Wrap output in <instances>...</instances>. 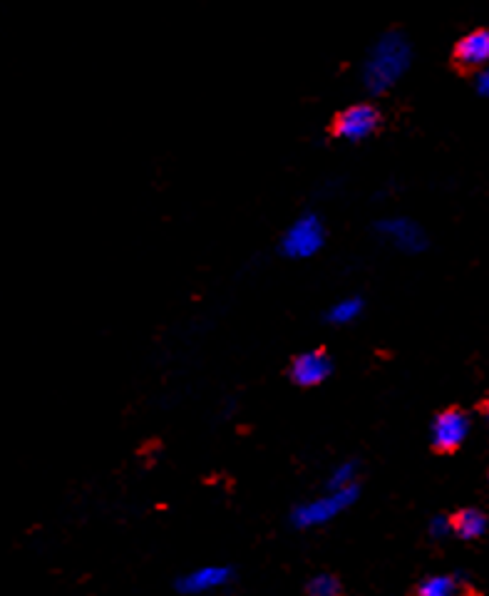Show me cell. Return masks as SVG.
<instances>
[{"label": "cell", "mask_w": 489, "mask_h": 596, "mask_svg": "<svg viewBox=\"0 0 489 596\" xmlns=\"http://www.w3.org/2000/svg\"><path fill=\"white\" fill-rule=\"evenodd\" d=\"M413 60V48H410L408 38L403 33L380 35L368 50V58L363 63V82L370 92L380 95V92L390 90L395 82L400 80L410 68Z\"/></svg>", "instance_id": "obj_1"}, {"label": "cell", "mask_w": 489, "mask_h": 596, "mask_svg": "<svg viewBox=\"0 0 489 596\" xmlns=\"http://www.w3.org/2000/svg\"><path fill=\"white\" fill-rule=\"evenodd\" d=\"M358 497V487H348V490H326L321 497L303 502L293 510L291 522L298 529H313L323 527V524L333 522L338 515L348 510Z\"/></svg>", "instance_id": "obj_2"}, {"label": "cell", "mask_w": 489, "mask_h": 596, "mask_svg": "<svg viewBox=\"0 0 489 596\" xmlns=\"http://www.w3.org/2000/svg\"><path fill=\"white\" fill-rule=\"evenodd\" d=\"M326 244V226H323L318 214H303L296 222H291L281 239V251L288 259H311Z\"/></svg>", "instance_id": "obj_3"}, {"label": "cell", "mask_w": 489, "mask_h": 596, "mask_svg": "<svg viewBox=\"0 0 489 596\" xmlns=\"http://www.w3.org/2000/svg\"><path fill=\"white\" fill-rule=\"evenodd\" d=\"M380 125V115L373 105H350L333 122V135L346 142H360L373 135Z\"/></svg>", "instance_id": "obj_4"}, {"label": "cell", "mask_w": 489, "mask_h": 596, "mask_svg": "<svg viewBox=\"0 0 489 596\" xmlns=\"http://www.w3.org/2000/svg\"><path fill=\"white\" fill-rule=\"evenodd\" d=\"M470 435V418L462 410H445L432 423V445L437 450H457Z\"/></svg>", "instance_id": "obj_5"}, {"label": "cell", "mask_w": 489, "mask_h": 596, "mask_svg": "<svg viewBox=\"0 0 489 596\" xmlns=\"http://www.w3.org/2000/svg\"><path fill=\"white\" fill-rule=\"evenodd\" d=\"M378 234L383 239H388L395 249L405 251V254H418L427 246L425 231L420 229L413 219L405 217H393V219H383L378 224Z\"/></svg>", "instance_id": "obj_6"}, {"label": "cell", "mask_w": 489, "mask_h": 596, "mask_svg": "<svg viewBox=\"0 0 489 596\" xmlns=\"http://www.w3.org/2000/svg\"><path fill=\"white\" fill-rule=\"evenodd\" d=\"M333 371V361L323 351H306L293 358L291 380L301 388H313L321 385Z\"/></svg>", "instance_id": "obj_7"}, {"label": "cell", "mask_w": 489, "mask_h": 596, "mask_svg": "<svg viewBox=\"0 0 489 596\" xmlns=\"http://www.w3.org/2000/svg\"><path fill=\"white\" fill-rule=\"evenodd\" d=\"M231 579V569L221 567V564H204V567H197L194 572L184 574L179 579V592L187 596H199V594H209L221 589L224 584H229Z\"/></svg>", "instance_id": "obj_8"}, {"label": "cell", "mask_w": 489, "mask_h": 596, "mask_svg": "<svg viewBox=\"0 0 489 596\" xmlns=\"http://www.w3.org/2000/svg\"><path fill=\"white\" fill-rule=\"evenodd\" d=\"M457 63L465 68H482L489 63V30L480 28L467 33L455 48Z\"/></svg>", "instance_id": "obj_9"}, {"label": "cell", "mask_w": 489, "mask_h": 596, "mask_svg": "<svg viewBox=\"0 0 489 596\" xmlns=\"http://www.w3.org/2000/svg\"><path fill=\"white\" fill-rule=\"evenodd\" d=\"M452 532L460 534L462 539H477L485 534L487 517L480 510H462L450 520Z\"/></svg>", "instance_id": "obj_10"}, {"label": "cell", "mask_w": 489, "mask_h": 596, "mask_svg": "<svg viewBox=\"0 0 489 596\" xmlns=\"http://www.w3.org/2000/svg\"><path fill=\"white\" fill-rule=\"evenodd\" d=\"M360 313H363V301L358 296H348L333 303L331 311H328V321L336 323V326H348V323L358 321Z\"/></svg>", "instance_id": "obj_11"}, {"label": "cell", "mask_w": 489, "mask_h": 596, "mask_svg": "<svg viewBox=\"0 0 489 596\" xmlns=\"http://www.w3.org/2000/svg\"><path fill=\"white\" fill-rule=\"evenodd\" d=\"M355 480H358V465H355V462H341V465L331 472L328 490H348V487H358L355 485Z\"/></svg>", "instance_id": "obj_12"}, {"label": "cell", "mask_w": 489, "mask_h": 596, "mask_svg": "<svg viewBox=\"0 0 489 596\" xmlns=\"http://www.w3.org/2000/svg\"><path fill=\"white\" fill-rule=\"evenodd\" d=\"M457 584L452 577H430L420 584L418 596H455Z\"/></svg>", "instance_id": "obj_13"}, {"label": "cell", "mask_w": 489, "mask_h": 596, "mask_svg": "<svg viewBox=\"0 0 489 596\" xmlns=\"http://www.w3.org/2000/svg\"><path fill=\"white\" fill-rule=\"evenodd\" d=\"M308 596H341V582L333 574H316L306 587Z\"/></svg>", "instance_id": "obj_14"}, {"label": "cell", "mask_w": 489, "mask_h": 596, "mask_svg": "<svg viewBox=\"0 0 489 596\" xmlns=\"http://www.w3.org/2000/svg\"><path fill=\"white\" fill-rule=\"evenodd\" d=\"M450 532H452V524L447 517H435V520H432V524H430L432 537H445V534H450Z\"/></svg>", "instance_id": "obj_15"}, {"label": "cell", "mask_w": 489, "mask_h": 596, "mask_svg": "<svg viewBox=\"0 0 489 596\" xmlns=\"http://www.w3.org/2000/svg\"><path fill=\"white\" fill-rule=\"evenodd\" d=\"M477 92H480L482 97H489V68L482 70L480 75H477Z\"/></svg>", "instance_id": "obj_16"}]
</instances>
